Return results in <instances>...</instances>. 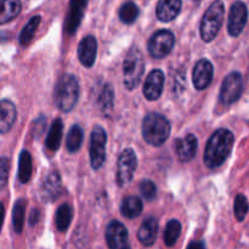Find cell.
Segmentation results:
<instances>
[{"mask_svg": "<svg viewBox=\"0 0 249 249\" xmlns=\"http://www.w3.org/2000/svg\"><path fill=\"white\" fill-rule=\"evenodd\" d=\"M233 134L229 129H218L212 134L204 151V163L211 169L221 167L230 156L233 147Z\"/></svg>", "mask_w": 249, "mask_h": 249, "instance_id": "1", "label": "cell"}, {"mask_svg": "<svg viewBox=\"0 0 249 249\" xmlns=\"http://www.w3.org/2000/svg\"><path fill=\"white\" fill-rule=\"evenodd\" d=\"M79 99V83L72 74H63L57 80L53 91L55 105L60 111L70 112Z\"/></svg>", "mask_w": 249, "mask_h": 249, "instance_id": "2", "label": "cell"}, {"mask_svg": "<svg viewBox=\"0 0 249 249\" xmlns=\"http://www.w3.org/2000/svg\"><path fill=\"white\" fill-rule=\"evenodd\" d=\"M170 123L160 113H150L142 121V136L152 146H162L170 135Z\"/></svg>", "mask_w": 249, "mask_h": 249, "instance_id": "3", "label": "cell"}, {"mask_svg": "<svg viewBox=\"0 0 249 249\" xmlns=\"http://www.w3.org/2000/svg\"><path fill=\"white\" fill-rule=\"evenodd\" d=\"M224 14H225V6L221 0H215L207 9L201 21V26H199L202 40L206 43H211L212 40L215 39L223 26Z\"/></svg>", "mask_w": 249, "mask_h": 249, "instance_id": "4", "label": "cell"}, {"mask_svg": "<svg viewBox=\"0 0 249 249\" xmlns=\"http://www.w3.org/2000/svg\"><path fill=\"white\" fill-rule=\"evenodd\" d=\"M143 71H145L143 55L136 46H134L128 51L123 62V83L126 89L133 90L140 84Z\"/></svg>", "mask_w": 249, "mask_h": 249, "instance_id": "5", "label": "cell"}, {"mask_svg": "<svg viewBox=\"0 0 249 249\" xmlns=\"http://www.w3.org/2000/svg\"><path fill=\"white\" fill-rule=\"evenodd\" d=\"M107 134L101 125H96L92 129L90 139V163L92 169H100L106 160Z\"/></svg>", "mask_w": 249, "mask_h": 249, "instance_id": "6", "label": "cell"}, {"mask_svg": "<svg viewBox=\"0 0 249 249\" xmlns=\"http://www.w3.org/2000/svg\"><path fill=\"white\" fill-rule=\"evenodd\" d=\"M138 168V157L131 148H125L118 158L117 167V182L121 187L128 186L131 182Z\"/></svg>", "mask_w": 249, "mask_h": 249, "instance_id": "7", "label": "cell"}, {"mask_svg": "<svg viewBox=\"0 0 249 249\" xmlns=\"http://www.w3.org/2000/svg\"><path fill=\"white\" fill-rule=\"evenodd\" d=\"M175 44L174 34L170 31H158L148 41V53L155 58H163L169 55Z\"/></svg>", "mask_w": 249, "mask_h": 249, "instance_id": "8", "label": "cell"}, {"mask_svg": "<svg viewBox=\"0 0 249 249\" xmlns=\"http://www.w3.org/2000/svg\"><path fill=\"white\" fill-rule=\"evenodd\" d=\"M243 92V78L238 72H232L224 79L220 88V101L229 106L237 101Z\"/></svg>", "mask_w": 249, "mask_h": 249, "instance_id": "9", "label": "cell"}, {"mask_svg": "<svg viewBox=\"0 0 249 249\" xmlns=\"http://www.w3.org/2000/svg\"><path fill=\"white\" fill-rule=\"evenodd\" d=\"M248 21V9L247 5L243 1L233 2L229 14L228 31L229 34L233 38L240 36L245 29Z\"/></svg>", "mask_w": 249, "mask_h": 249, "instance_id": "10", "label": "cell"}, {"mask_svg": "<svg viewBox=\"0 0 249 249\" xmlns=\"http://www.w3.org/2000/svg\"><path fill=\"white\" fill-rule=\"evenodd\" d=\"M106 241L109 249H131L128 230L119 221L113 220L107 225Z\"/></svg>", "mask_w": 249, "mask_h": 249, "instance_id": "11", "label": "cell"}, {"mask_svg": "<svg viewBox=\"0 0 249 249\" xmlns=\"http://www.w3.org/2000/svg\"><path fill=\"white\" fill-rule=\"evenodd\" d=\"M62 191V180L58 172H51L45 175L39 189V195L44 202H53Z\"/></svg>", "mask_w": 249, "mask_h": 249, "instance_id": "12", "label": "cell"}, {"mask_svg": "<svg viewBox=\"0 0 249 249\" xmlns=\"http://www.w3.org/2000/svg\"><path fill=\"white\" fill-rule=\"evenodd\" d=\"M214 68L211 61L207 58H201L198 62L195 65L192 71V83L197 90H203L211 85L213 80Z\"/></svg>", "mask_w": 249, "mask_h": 249, "instance_id": "13", "label": "cell"}, {"mask_svg": "<svg viewBox=\"0 0 249 249\" xmlns=\"http://www.w3.org/2000/svg\"><path fill=\"white\" fill-rule=\"evenodd\" d=\"M163 88H164V73L160 70H153L146 78L142 92L146 99L155 101L160 97Z\"/></svg>", "mask_w": 249, "mask_h": 249, "instance_id": "14", "label": "cell"}, {"mask_svg": "<svg viewBox=\"0 0 249 249\" xmlns=\"http://www.w3.org/2000/svg\"><path fill=\"white\" fill-rule=\"evenodd\" d=\"M87 5L88 0H71L70 11H68L67 19H66V31L71 36L77 32L78 27L82 23Z\"/></svg>", "mask_w": 249, "mask_h": 249, "instance_id": "15", "label": "cell"}, {"mask_svg": "<svg viewBox=\"0 0 249 249\" xmlns=\"http://www.w3.org/2000/svg\"><path fill=\"white\" fill-rule=\"evenodd\" d=\"M97 55V41L92 36L83 38L78 46V57L84 67H92Z\"/></svg>", "mask_w": 249, "mask_h": 249, "instance_id": "16", "label": "cell"}, {"mask_svg": "<svg viewBox=\"0 0 249 249\" xmlns=\"http://www.w3.org/2000/svg\"><path fill=\"white\" fill-rule=\"evenodd\" d=\"M181 0H160L156 14L160 21L170 22L177 18L181 10Z\"/></svg>", "mask_w": 249, "mask_h": 249, "instance_id": "17", "label": "cell"}, {"mask_svg": "<svg viewBox=\"0 0 249 249\" xmlns=\"http://www.w3.org/2000/svg\"><path fill=\"white\" fill-rule=\"evenodd\" d=\"M16 116V106L10 100H0V134L11 130Z\"/></svg>", "mask_w": 249, "mask_h": 249, "instance_id": "18", "label": "cell"}, {"mask_svg": "<svg viewBox=\"0 0 249 249\" xmlns=\"http://www.w3.org/2000/svg\"><path fill=\"white\" fill-rule=\"evenodd\" d=\"M197 147H198V142L194 134H189L184 139L178 141L177 155L180 162H190L196 155Z\"/></svg>", "mask_w": 249, "mask_h": 249, "instance_id": "19", "label": "cell"}, {"mask_svg": "<svg viewBox=\"0 0 249 249\" xmlns=\"http://www.w3.org/2000/svg\"><path fill=\"white\" fill-rule=\"evenodd\" d=\"M158 221L156 218H147L141 224L138 232V238L145 247H151L157 240Z\"/></svg>", "mask_w": 249, "mask_h": 249, "instance_id": "20", "label": "cell"}, {"mask_svg": "<svg viewBox=\"0 0 249 249\" xmlns=\"http://www.w3.org/2000/svg\"><path fill=\"white\" fill-rule=\"evenodd\" d=\"M62 134H63V123L62 119L57 118L53 122L50 126V130H49L48 136H46L45 140V146L48 150H50L51 152H55L60 148L61 140H62Z\"/></svg>", "mask_w": 249, "mask_h": 249, "instance_id": "21", "label": "cell"}, {"mask_svg": "<svg viewBox=\"0 0 249 249\" xmlns=\"http://www.w3.org/2000/svg\"><path fill=\"white\" fill-rule=\"evenodd\" d=\"M21 9L22 4L19 0H0V24L16 18Z\"/></svg>", "mask_w": 249, "mask_h": 249, "instance_id": "22", "label": "cell"}, {"mask_svg": "<svg viewBox=\"0 0 249 249\" xmlns=\"http://www.w3.org/2000/svg\"><path fill=\"white\" fill-rule=\"evenodd\" d=\"M73 219V209L70 204L63 203L56 211L55 224L60 232H65L68 230Z\"/></svg>", "mask_w": 249, "mask_h": 249, "instance_id": "23", "label": "cell"}, {"mask_svg": "<svg viewBox=\"0 0 249 249\" xmlns=\"http://www.w3.org/2000/svg\"><path fill=\"white\" fill-rule=\"evenodd\" d=\"M122 214L124 216L129 219H135L138 218L139 215L142 212V202L139 197L136 196H129L125 197L122 202V207H121Z\"/></svg>", "mask_w": 249, "mask_h": 249, "instance_id": "24", "label": "cell"}, {"mask_svg": "<svg viewBox=\"0 0 249 249\" xmlns=\"http://www.w3.org/2000/svg\"><path fill=\"white\" fill-rule=\"evenodd\" d=\"M32 156L28 151H22L18 160V179L22 184H27L32 178Z\"/></svg>", "mask_w": 249, "mask_h": 249, "instance_id": "25", "label": "cell"}, {"mask_svg": "<svg viewBox=\"0 0 249 249\" xmlns=\"http://www.w3.org/2000/svg\"><path fill=\"white\" fill-rule=\"evenodd\" d=\"M83 138H84V133L83 129L79 125L74 124L72 128L68 131L67 139H66V147L70 152H77L80 148L83 142Z\"/></svg>", "mask_w": 249, "mask_h": 249, "instance_id": "26", "label": "cell"}, {"mask_svg": "<svg viewBox=\"0 0 249 249\" xmlns=\"http://www.w3.org/2000/svg\"><path fill=\"white\" fill-rule=\"evenodd\" d=\"M181 235V224L179 220H169L164 231V243L167 247H173Z\"/></svg>", "mask_w": 249, "mask_h": 249, "instance_id": "27", "label": "cell"}, {"mask_svg": "<svg viewBox=\"0 0 249 249\" xmlns=\"http://www.w3.org/2000/svg\"><path fill=\"white\" fill-rule=\"evenodd\" d=\"M41 17L40 16H33L28 21V23L24 26V28L22 29L21 34H19V44L23 46L28 45L32 41V39L36 36V32L38 29L39 24H40Z\"/></svg>", "mask_w": 249, "mask_h": 249, "instance_id": "28", "label": "cell"}, {"mask_svg": "<svg viewBox=\"0 0 249 249\" xmlns=\"http://www.w3.org/2000/svg\"><path fill=\"white\" fill-rule=\"evenodd\" d=\"M24 215H26V201L18 199L15 203L14 211H12V224H14V230L16 233H21L23 230Z\"/></svg>", "mask_w": 249, "mask_h": 249, "instance_id": "29", "label": "cell"}, {"mask_svg": "<svg viewBox=\"0 0 249 249\" xmlns=\"http://www.w3.org/2000/svg\"><path fill=\"white\" fill-rule=\"evenodd\" d=\"M139 7L135 2L126 1L119 9V18L126 24H131L136 21L139 16Z\"/></svg>", "mask_w": 249, "mask_h": 249, "instance_id": "30", "label": "cell"}, {"mask_svg": "<svg viewBox=\"0 0 249 249\" xmlns=\"http://www.w3.org/2000/svg\"><path fill=\"white\" fill-rule=\"evenodd\" d=\"M113 102H114V92L113 89L109 84L104 85L102 91L99 97V106L104 113H108L112 108H113Z\"/></svg>", "mask_w": 249, "mask_h": 249, "instance_id": "31", "label": "cell"}, {"mask_svg": "<svg viewBox=\"0 0 249 249\" xmlns=\"http://www.w3.org/2000/svg\"><path fill=\"white\" fill-rule=\"evenodd\" d=\"M233 211H235V216L238 221L245 220L246 216H247V214H248V211H249L248 199L245 195L240 194L236 196Z\"/></svg>", "mask_w": 249, "mask_h": 249, "instance_id": "32", "label": "cell"}, {"mask_svg": "<svg viewBox=\"0 0 249 249\" xmlns=\"http://www.w3.org/2000/svg\"><path fill=\"white\" fill-rule=\"evenodd\" d=\"M140 192L145 197V199L153 201L157 197V186L151 180H142L140 185Z\"/></svg>", "mask_w": 249, "mask_h": 249, "instance_id": "33", "label": "cell"}, {"mask_svg": "<svg viewBox=\"0 0 249 249\" xmlns=\"http://www.w3.org/2000/svg\"><path fill=\"white\" fill-rule=\"evenodd\" d=\"M9 170H10V162L6 157L0 158V191L4 190L7 185L9 180Z\"/></svg>", "mask_w": 249, "mask_h": 249, "instance_id": "34", "label": "cell"}, {"mask_svg": "<svg viewBox=\"0 0 249 249\" xmlns=\"http://www.w3.org/2000/svg\"><path fill=\"white\" fill-rule=\"evenodd\" d=\"M186 249H207V248L203 241H195V242L190 243Z\"/></svg>", "mask_w": 249, "mask_h": 249, "instance_id": "35", "label": "cell"}, {"mask_svg": "<svg viewBox=\"0 0 249 249\" xmlns=\"http://www.w3.org/2000/svg\"><path fill=\"white\" fill-rule=\"evenodd\" d=\"M38 220H39V212L36 211V209H33L31 215H29V224H31V226H34L36 223H38Z\"/></svg>", "mask_w": 249, "mask_h": 249, "instance_id": "36", "label": "cell"}, {"mask_svg": "<svg viewBox=\"0 0 249 249\" xmlns=\"http://www.w3.org/2000/svg\"><path fill=\"white\" fill-rule=\"evenodd\" d=\"M4 218H5V207H4V204L0 203V231H1L2 223H4Z\"/></svg>", "mask_w": 249, "mask_h": 249, "instance_id": "37", "label": "cell"}]
</instances>
